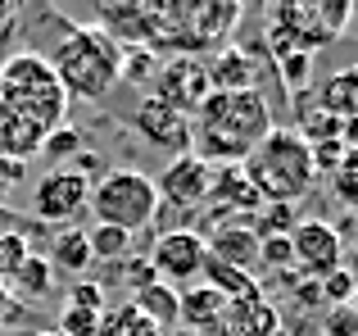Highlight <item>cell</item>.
Listing matches in <instances>:
<instances>
[{
    "label": "cell",
    "instance_id": "cell-1",
    "mask_svg": "<svg viewBox=\"0 0 358 336\" xmlns=\"http://www.w3.org/2000/svg\"><path fill=\"white\" fill-rule=\"evenodd\" d=\"M272 105L263 91H213L191 114V155L213 168H241L272 132Z\"/></svg>",
    "mask_w": 358,
    "mask_h": 336
},
{
    "label": "cell",
    "instance_id": "cell-2",
    "mask_svg": "<svg viewBox=\"0 0 358 336\" xmlns=\"http://www.w3.org/2000/svg\"><path fill=\"white\" fill-rule=\"evenodd\" d=\"M50 73L69 100H105L122 78V50L105 27H69L50 50Z\"/></svg>",
    "mask_w": 358,
    "mask_h": 336
},
{
    "label": "cell",
    "instance_id": "cell-3",
    "mask_svg": "<svg viewBox=\"0 0 358 336\" xmlns=\"http://www.w3.org/2000/svg\"><path fill=\"white\" fill-rule=\"evenodd\" d=\"M241 173L250 177V186L259 191L263 204H295L317 177L308 146L290 127H272L259 141V150L241 164Z\"/></svg>",
    "mask_w": 358,
    "mask_h": 336
},
{
    "label": "cell",
    "instance_id": "cell-4",
    "mask_svg": "<svg viewBox=\"0 0 358 336\" xmlns=\"http://www.w3.org/2000/svg\"><path fill=\"white\" fill-rule=\"evenodd\" d=\"M0 105L23 114L27 123H36L45 136L55 127H64V114H69V96H64L59 78L50 73L45 55H36V50L9 55L0 64Z\"/></svg>",
    "mask_w": 358,
    "mask_h": 336
},
{
    "label": "cell",
    "instance_id": "cell-5",
    "mask_svg": "<svg viewBox=\"0 0 358 336\" xmlns=\"http://www.w3.org/2000/svg\"><path fill=\"white\" fill-rule=\"evenodd\" d=\"M354 18L350 0H304V5H277L268 18V41L272 55H286V50H322V46L341 41L345 27Z\"/></svg>",
    "mask_w": 358,
    "mask_h": 336
},
{
    "label": "cell",
    "instance_id": "cell-6",
    "mask_svg": "<svg viewBox=\"0 0 358 336\" xmlns=\"http://www.w3.org/2000/svg\"><path fill=\"white\" fill-rule=\"evenodd\" d=\"M87 209L96 214L100 227H118V232H141L159 218V191L155 177L136 173V168H114V173H100L91 182V200Z\"/></svg>",
    "mask_w": 358,
    "mask_h": 336
},
{
    "label": "cell",
    "instance_id": "cell-7",
    "mask_svg": "<svg viewBox=\"0 0 358 336\" xmlns=\"http://www.w3.org/2000/svg\"><path fill=\"white\" fill-rule=\"evenodd\" d=\"M145 264H150V273H155V282L173 286V291H186V286H195V282L204 277L209 246H204L200 232L173 227V232H164V237H155V246H150Z\"/></svg>",
    "mask_w": 358,
    "mask_h": 336
},
{
    "label": "cell",
    "instance_id": "cell-8",
    "mask_svg": "<svg viewBox=\"0 0 358 336\" xmlns=\"http://www.w3.org/2000/svg\"><path fill=\"white\" fill-rule=\"evenodd\" d=\"M155 100L173 105L177 114L191 118L204 100L213 96V82H209V59H191V55H173V59H159L155 73Z\"/></svg>",
    "mask_w": 358,
    "mask_h": 336
},
{
    "label": "cell",
    "instance_id": "cell-9",
    "mask_svg": "<svg viewBox=\"0 0 358 336\" xmlns=\"http://www.w3.org/2000/svg\"><path fill=\"white\" fill-rule=\"evenodd\" d=\"M91 182H96V177H82L78 168H50V173L36 182V191H32L36 223H45V227L73 223L82 209H87V200H91Z\"/></svg>",
    "mask_w": 358,
    "mask_h": 336
},
{
    "label": "cell",
    "instance_id": "cell-10",
    "mask_svg": "<svg viewBox=\"0 0 358 336\" xmlns=\"http://www.w3.org/2000/svg\"><path fill=\"white\" fill-rule=\"evenodd\" d=\"M290 255H295V268L308 273L313 282L331 277L336 268L345 264V246H341V232L322 218H299L295 232H290Z\"/></svg>",
    "mask_w": 358,
    "mask_h": 336
},
{
    "label": "cell",
    "instance_id": "cell-11",
    "mask_svg": "<svg viewBox=\"0 0 358 336\" xmlns=\"http://www.w3.org/2000/svg\"><path fill=\"white\" fill-rule=\"evenodd\" d=\"M209 186H213V164L195 160V155H177L168 160V168L155 177V191H159V204L177 214H191L200 204H209Z\"/></svg>",
    "mask_w": 358,
    "mask_h": 336
},
{
    "label": "cell",
    "instance_id": "cell-12",
    "mask_svg": "<svg viewBox=\"0 0 358 336\" xmlns=\"http://www.w3.org/2000/svg\"><path fill=\"white\" fill-rule=\"evenodd\" d=\"M131 127H136L150 146L173 150V160L177 155H191V118L177 114L173 105H164V100H155V96H145L131 109Z\"/></svg>",
    "mask_w": 358,
    "mask_h": 336
},
{
    "label": "cell",
    "instance_id": "cell-13",
    "mask_svg": "<svg viewBox=\"0 0 358 336\" xmlns=\"http://www.w3.org/2000/svg\"><path fill=\"white\" fill-rule=\"evenodd\" d=\"M213 336H281V318H277V309H272V300L263 291L241 295V300H227Z\"/></svg>",
    "mask_w": 358,
    "mask_h": 336
},
{
    "label": "cell",
    "instance_id": "cell-14",
    "mask_svg": "<svg viewBox=\"0 0 358 336\" xmlns=\"http://www.w3.org/2000/svg\"><path fill=\"white\" fill-rule=\"evenodd\" d=\"M222 309H227V295L213 291V286H204V282L177 291V328L191 332V336H213Z\"/></svg>",
    "mask_w": 358,
    "mask_h": 336
},
{
    "label": "cell",
    "instance_id": "cell-15",
    "mask_svg": "<svg viewBox=\"0 0 358 336\" xmlns=\"http://www.w3.org/2000/svg\"><path fill=\"white\" fill-rule=\"evenodd\" d=\"M204 246H209V259H218L227 268H241V273L259 268V232L245 227V223H218Z\"/></svg>",
    "mask_w": 358,
    "mask_h": 336
},
{
    "label": "cell",
    "instance_id": "cell-16",
    "mask_svg": "<svg viewBox=\"0 0 358 336\" xmlns=\"http://www.w3.org/2000/svg\"><path fill=\"white\" fill-rule=\"evenodd\" d=\"M209 204H218V223L227 214H259L263 200L250 186V177L241 168H213V186H209Z\"/></svg>",
    "mask_w": 358,
    "mask_h": 336
},
{
    "label": "cell",
    "instance_id": "cell-17",
    "mask_svg": "<svg viewBox=\"0 0 358 336\" xmlns=\"http://www.w3.org/2000/svg\"><path fill=\"white\" fill-rule=\"evenodd\" d=\"M209 82H213V91H254L259 64H254L250 50H241V46L231 41L209 59Z\"/></svg>",
    "mask_w": 358,
    "mask_h": 336
},
{
    "label": "cell",
    "instance_id": "cell-18",
    "mask_svg": "<svg viewBox=\"0 0 358 336\" xmlns=\"http://www.w3.org/2000/svg\"><path fill=\"white\" fill-rule=\"evenodd\" d=\"M317 109L336 114L341 123L358 118V64H350V69H336L331 78L322 82V91H317Z\"/></svg>",
    "mask_w": 358,
    "mask_h": 336
},
{
    "label": "cell",
    "instance_id": "cell-19",
    "mask_svg": "<svg viewBox=\"0 0 358 336\" xmlns=\"http://www.w3.org/2000/svg\"><path fill=\"white\" fill-rule=\"evenodd\" d=\"M131 309L141 314L145 323H155L159 332H177V291L173 286H164V282H150V286H141V291H131Z\"/></svg>",
    "mask_w": 358,
    "mask_h": 336
},
{
    "label": "cell",
    "instance_id": "cell-20",
    "mask_svg": "<svg viewBox=\"0 0 358 336\" xmlns=\"http://www.w3.org/2000/svg\"><path fill=\"white\" fill-rule=\"evenodd\" d=\"M50 268L55 273H87L96 259H91V246H87V232H78V227H64V232H55L50 237Z\"/></svg>",
    "mask_w": 358,
    "mask_h": 336
},
{
    "label": "cell",
    "instance_id": "cell-21",
    "mask_svg": "<svg viewBox=\"0 0 358 336\" xmlns=\"http://www.w3.org/2000/svg\"><path fill=\"white\" fill-rule=\"evenodd\" d=\"M50 286H55V268H50V259L45 255H27L23 259V268H18L14 277H9V295H27V300H41V295H50Z\"/></svg>",
    "mask_w": 358,
    "mask_h": 336
},
{
    "label": "cell",
    "instance_id": "cell-22",
    "mask_svg": "<svg viewBox=\"0 0 358 336\" xmlns=\"http://www.w3.org/2000/svg\"><path fill=\"white\" fill-rule=\"evenodd\" d=\"M204 286H213V291H222L227 300H241V295H259L263 286L254 282L250 273H241V268H227V264H218V259H209L204 264V277H200Z\"/></svg>",
    "mask_w": 358,
    "mask_h": 336
},
{
    "label": "cell",
    "instance_id": "cell-23",
    "mask_svg": "<svg viewBox=\"0 0 358 336\" xmlns=\"http://www.w3.org/2000/svg\"><path fill=\"white\" fill-rule=\"evenodd\" d=\"M87 246H91V259H100V264H122V259H131V237L118 227H91L87 232Z\"/></svg>",
    "mask_w": 358,
    "mask_h": 336
},
{
    "label": "cell",
    "instance_id": "cell-24",
    "mask_svg": "<svg viewBox=\"0 0 358 336\" xmlns=\"http://www.w3.org/2000/svg\"><path fill=\"white\" fill-rule=\"evenodd\" d=\"M272 64H277V73H281V87H286L290 96H304L308 82H313V55L286 50V55H272Z\"/></svg>",
    "mask_w": 358,
    "mask_h": 336
},
{
    "label": "cell",
    "instance_id": "cell-25",
    "mask_svg": "<svg viewBox=\"0 0 358 336\" xmlns=\"http://www.w3.org/2000/svg\"><path fill=\"white\" fill-rule=\"evenodd\" d=\"M96 336H164V332H159L155 323H145L131 304H118V309H105Z\"/></svg>",
    "mask_w": 358,
    "mask_h": 336
},
{
    "label": "cell",
    "instance_id": "cell-26",
    "mask_svg": "<svg viewBox=\"0 0 358 336\" xmlns=\"http://www.w3.org/2000/svg\"><path fill=\"white\" fill-rule=\"evenodd\" d=\"M331 191L345 209H358V150H345L341 164L331 168Z\"/></svg>",
    "mask_w": 358,
    "mask_h": 336
},
{
    "label": "cell",
    "instance_id": "cell-27",
    "mask_svg": "<svg viewBox=\"0 0 358 336\" xmlns=\"http://www.w3.org/2000/svg\"><path fill=\"white\" fill-rule=\"evenodd\" d=\"M27 255H32V241H27L23 232H9V237H0V286H9V277L23 268Z\"/></svg>",
    "mask_w": 358,
    "mask_h": 336
},
{
    "label": "cell",
    "instance_id": "cell-28",
    "mask_svg": "<svg viewBox=\"0 0 358 336\" xmlns=\"http://www.w3.org/2000/svg\"><path fill=\"white\" fill-rule=\"evenodd\" d=\"M317 286H322V304H331V309H336V304H350L358 295V277L350 273V268H336V273L322 277Z\"/></svg>",
    "mask_w": 358,
    "mask_h": 336
},
{
    "label": "cell",
    "instance_id": "cell-29",
    "mask_svg": "<svg viewBox=\"0 0 358 336\" xmlns=\"http://www.w3.org/2000/svg\"><path fill=\"white\" fill-rule=\"evenodd\" d=\"M100 318H105V314H91V309H78V304H64L59 332L64 336H96L100 332Z\"/></svg>",
    "mask_w": 358,
    "mask_h": 336
},
{
    "label": "cell",
    "instance_id": "cell-30",
    "mask_svg": "<svg viewBox=\"0 0 358 336\" xmlns=\"http://www.w3.org/2000/svg\"><path fill=\"white\" fill-rule=\"evenodd\" d=\"M159 55L155 50H122V78L127 82H155Z\"/></svg>",
    "mask_w": 358,
    "mask_h": 336
},
{
    "label": "cell",
    "instance_id": "cell-31",
    "mask_svg": "<svg viewBox=\"0 0 358 336\" xmlns=\"http://www.w3.org/2000/svg\"><path fill=\"white\" fill-rule=\"evenodd\" d=\"M286 264H295L290 237H259V268H286Z\"/></svg>",
    "mask_w": 358,
    "mask_h": 336
},
{
    "label": "cell",
    "instance_id": "cell-32",
    "mask_svg": "<svg viewBox=\"0 0 358 336\" xmlns=\"http://www.w3.org/2000/svg\"><path fill=\"white\" fill-rule=\"evenodd\" d=\"M41 155H50V160H73V155H82V136L73 132V127H55V132L45 136Z\"/></svg>",
    "mask_w": 358,
    "mask_h": 336
},
{
    "label": "cell",
    "instance_id": "cell-33",
    "mask_svg": "<svg viewBox=\"0 0 358 336\" xmlns=\"http://www.w3.org/2000/svg\"><path fill=\"white\" fill-rule=\"evenodd\" d=\"M327 336H358V295L327 314Z\"/></svg>",
    "mask_w": 358,
    "mask_h": 336
},
{
    "label": "cell",
    "instance_id": "cell-34",
    "mask_svg": "<svg viewBox=\"0 0 358 336\" xmlns=\"http://www.w3.org/2000/svg\"><path fill=\"white\" fill-rule=\"evenodd\" d=\"M69 304H78V309H91V314H105V309H109V304H105V286H100V282H73Z\"/></svg>",
    "mask_w": 358,
    "mask_h": 336
},
{
    "label": "cell",
    "instance_id": "cell-35",
    "mask_svg": "<svg viewBox=\"0 0 358 336\" xmlns=\"http://www.w3.org/2000/svg\"><path fill=\"white\" fill-rule=\"evenodd\" d=\"M27 177V164H18V160H0V200H5L9 191H14L18 182Z\"/></svg>",
    "mask_w": 358,
    "mask_h": 336
},
{
    "label": "cell",
    "instance_id": "cell-36",
    "mask_svg": "<svg viewBox=\"0 0 358 336\" xmlns=\"http://www.w3.org/2000/svg\"><path fill=\"white\" fill-rule=\"evenodd\" d=\"M32 227H41V223H32V218H23V214H14V209H5V204H0V237H9V232L32 237Z\"/></svg>",
    "mask_w": 358,
    "mask_h": 336
},
{
    "label": "cell",
    "instance_id": "cell-37",
    "mask_svg": "<svg viewBox=\"0 0 358 336\" xmlns=\"http://www.w3.org/2000/svg\"><path fill=\"white\" fill-rule=\"evenodd\" d=\"M295 295H299V304H322V286H317L313 277H308V282H299Z\"/></svg>",
    "mask_w": 358,
    "mask_h": 336
},
{
    "label": "cell",
    "instance_id": "cell-38",
    "mask_svg": "<svg viewBox=\"0 0 358 336\" xmlns=\"http://www.w3.org/2000/svg\"><path fill=\"white\" fill-rule=\"evenodd\" d=\"M14 314V295H9V286H0V323Z\"/></svg>",
    "mask_w": 358,
    "mask_h": 336
},
{
    "label": "cell",
    "instance_id": "cell-39",
    "mask_svg": "<svg viewBox=\"0 0 358 336\" xmlns=\"http://www.w3.org/2000/svg\"><path fill=\"white\" fill-rule=\"evenodd\" d=\"M9 18H14V5H5V0H0V27H5Z\"/></svg>",
    "mask_w": 358,
    "mask_h": 336
},
{
    "label": "cell",
    "instance_id": "cell-40",
    "mask_svg": "<svg viewBox=\"0 0 358 336\" xmlns=\"http://www.w3.org/2000/svg\"><path fill=\"white\" fill-rule=\"evenodd\" d=\"M36 336H64L59 328H45V332H36Z\"/></svg>",
    "mask_w": 358,
    "mask_h": 336
},
{
    "label": "cell",
    "instance_id": "cell-41",
    "mask_svg": "<svg viewBox=\"0 0 358 336\" xmlns=\"http://www.w3.org/2000/svg\"><path fill=\"white\" fill-rule=\"evenodd\" d=\"M168 336H191V332H182V328H177V332H168Z\"/></svg>",
    "mask_w": 358,
    "mask_h": 336
}]
</instances>
